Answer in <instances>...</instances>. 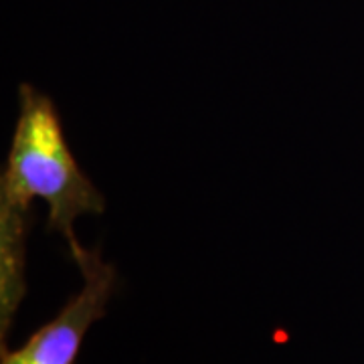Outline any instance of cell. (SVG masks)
I'll return each instance as SVG.
<instances>
[{"instance_id":"6da1fadb","label":"cell","mask_w":364,"mask_h":364,"mask_svg":"<svg viewBox=\"0 0 364 364\" xmlns=\"http://www.w3.org/2000/svg\"><path fill=\"white\" fill-rule=\"evenodd\" d=\"M18 97L21 116L0 178V203L33 210L35 198L45 200L47 233H59L69 249L77 247L73 223L81 215H102L105 198L71 154L51 97L31 83L18 87Z\"/></svg>"},{"instance_id":"7a4b0ae2","label":"cell","mask_w":364,"mask_h":364,"mask_svg":"<svg viewBox=\"0 0 364 364\" xmlns=\"http://www.w3.org/2000/svg\"><path fill=\"white\" fill-rule=\"evenodd\" d=\"M83 273V289L18 350L2 348V364H75L85 332L105 316L107 301L117 284L114 265L102 261L100 249H69Z\"/></svg>"},{"instance_id":"3957f363","label":"cell","mask_w":364,"mask_h":364,"mask_svg":"<svg viewBox=\"0 0 364 364\" xmlns=\"http://www.w3.org/2000/svg\"><path fill=\"white\" fill-rule=\"evenodd\" d=\"M35 221L33 210L0 203V340L4 346L16 308L25 298L26 235Z\"/></svg>"}]
</instances>
